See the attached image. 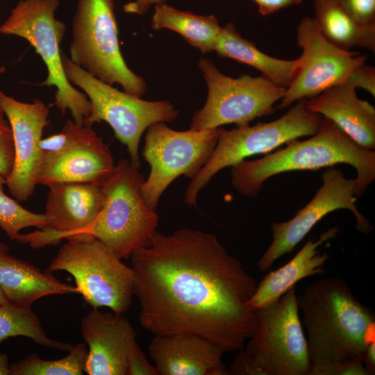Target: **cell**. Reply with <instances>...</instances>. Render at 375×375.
Instances as JSON below:
<instances>
[{"instance_id":"obj_1","label":"cell","mask_w":375,"mask_h":375,"mask_svg":"<svg viewBox=\"0 0 375 375\" xmlns=\"http://www.w3.org/2000/svg\"><path fill=\"white\" fill-rule=\"evenodd\" d=\"M131 258L144 328L154 335H197L224 353L243 349L256 326L248 303L258 283L215 235L156 231Z\"/></svg>"},{"instance_id":"obj_2","label":"cell","mask_w":375,"mask_h":375,"mask_svg":"<svg viewBox=\"0 0 375 375\" xmlns=\"http://www.w3.org/2000/svg\"><path fill=\"white\" fill-rule=\"evenodd\" d=\"M312 368L360 358L374 341L375 316L347 282L331 276L312 282L297 296Z\"/></svg>"},{"instance_id":"obj_3","label":"cell","mask_w":375,"mask_h":375,"mask_svg":"<svg viewBox=\"0 0 375 375\" xmlns=\"http://www.w3.org/2000/svg\"><path fill=\"white\" fill-rule=\"evenodd\" d=\"M286 147L253 160L231 167V183L241 195L256 197L269 178L287 172L315 171L339 163L356 171V197H361L375 178V151L365 149L331 121L323 117L320 128L310 138L292 140Z\"/></svg>"},{"instance_id":"obj_4","label":"cell","mask_w":375,"mask_h":375,"mask_svg":"<svg viewBox=\"0 0 375 375\" xmlns=\"http://www.w3.org/2000/svg\"><path fill=\"white\" fill-rule=\"evenodd\" d=\"M144 180L131 161L119 160L101 184L103 207L83 233L97 238L122 260L148 245L156 231L158 215L146 203L141 192Z\"/></svg>"},{"instance_id":"obj_5","label":"cell","mask_w":375,"mask_h":375,"mask_svg":"<svg viewBox=\"0 0 375 375\" xmlns=\"http://www.w3.org/2000/svg\"><path fill=\"white\" fill-rule=\"evenodd\" d=\"M65 240L48 272L70 274L78 294L92 308L106 307L122 315L126 312L134 295L132 267L90 234H76Z\"/></svg>"},{"instance_id":"obj_6","label":"cell","mask_w":375,"mask_h":375,"mask_svg":"<svg viewBox=\"0 0 375 375\" xmlns=\"http://www.w3.org/2000/svg\"><path fill=\"white\" fill-rule=\"evenodd\" d=\"M69 53L72 62L100 81L139 97L145 94L144 79L122 56L113 0H78Z\"/></svg>"},{"instance_id":"obj_7","label":"cell","mask_w":375,"mask_h":375,"mask_svg":"<svg viewBox=\"0 0 375 375\" xmlns=\"http://www.w3.org/2000/svg\"><path fill=\"white\" fill-rule=\"evenodd\" d=\"M62 58L67 78L84 92L91 103L90 116L83 125L92 126L101 122L108 124L115 137L126 147L131 162L139 169L142 133L155 123L175 121L178 111L169 101H147L122 92L76 65L63 53Z\"/></svg>"},{"instance_id":"obj_8","label":"cell","mask_w":375,"mask_h":375,"mask_svg":"<svg viewBox=\"0 0 375 375\" xmlns=\"http://www.w3.org/2000/svg\"><path fill=\"white\" fill-rule=\"evenodd\" d=\"M306 102V99L297 101L285 114L270 122L248 124L231 130L219 127L217 142L210 158L187 186L185 203L196 206L200 191L222 169L232 167L247 157L267 153L282 144L317 133L323 117L308 110Z\"/></svg>"},{"instance_id":"obj_9","label":"cell","mask_w":375,"mask_h":375,"mask_svg":"<svg viewBox=\"0 0 375 375\" xmlns=\"http://www.w3.org/2000/svg\"><path fill=\"white\" fill-rule=\"evenodd\" d=\"M60 0H21L0 26V33L25 39L44 62L47 76L39 85L55 86L53 103L63 115L70 111L73 121L83 125L90 116L91 103L87 96L68 81L62 65L60 44L66 26L55 17Z\"/></svg>"},{"instance_id":"obj_10","label":"cell","mask_w":375,"mask_h":375,"mask_svg":"<svg viewBox=\"0 0 375 375\" xmlns=\"http://www.w3.org/2000/svg\"><path fill=\"white\" fill-rule=\"evenodd\" d=\"M299 311L295 286L256 309V326L244 351L264 375H310L312 365Z\"/></svg>"},{"instance_id":"obj_11","label":"cell","mask_w":375,"mask_h":375,"mask_svg":"<svg viewBox=\"0 0 375 375\" xmlns=\"http://www.w3.org/2000/svg\"><path fill=\"white\" fill-rule=\"evenodd\" d=\"M199 67L207 84L208 97L203 108L193 115L191 130L217 128L229 124L237 127L248 125L256 118L273 113L274 105L286 91V88L262 75L228 76L206 58L199 60Z\"/></svg>"},{"instance_id":"obj_12","label":"cell","mask_w":375,"mask_h":375,"mask_svg":"<svg viewBox=\"0 0 375 375\" xmlns=\"http://www.w3.org/2000/svg\"><path fill=\"white\" fill-rule=\"evenodd\" d=\"M217 128L179 131L165 122L147 129L142 156L150 165L141 192L146 203L156 210L160 197L180 176L190 180L199 173L210 158L217 142Z\"/></svg>"},{"instance_id":"obj_13","label":"cell","mask_w":375,"mask_h":375,"mask_svg":"<svg viewBox=\"0 0 375 375\" xmlns=\"http://www.w3.org/2000/svg\"><path fill=\"white\" fill-rule=\"evenodd\" d=\"M297 38L302 54L297 58L295 74L278 109L344 83L353 70L365 64L368 58L359 51L342 50L330 43L321 33L314 17L301 20Z\"/></svg>"},{"instance_id":"obj_14","label":"cell","mask_w":375,"mask_h":375,"mask_svg":"<svg viewBox=\"0 0 375 375\" xmlns=\"http://www.w3.org/2000/svg\"><path fill=\"white\" fill-rule=\"evenodd\" d=\"M322 185L314 197L290 219L271 226L272 242L258 262L260 272L269 269L281 256L290 253L313 226L328 213L347 209L356 219V228L368 234L373 226L356 205L355 179L345 178L340 169L331 167L322 176Z\"/></svg>"},{"instance_id":"obj_15","label":"cell","mask_w":375,"mask_h":375,"mask_svg":"<svg viewBox=\"0 0 375 375\" xmlns=\"http://www.w3.org/2000/svg\"><path fill=\"white\" fill-rule=\"evenodd\" d=\"M104 203L105 194L100 184L66 182L50 185L44 213L45 226L20 234L17 241L38 249L83 233L94 223Z\"/></svg>"},{"instance_id":"obj_16","label":"cell","mask_w":375,"mask_h":375,"mask_svg":"<svg viewBox=\"0 0 375 375\" xmlns=\"http://www.w3.org/2000/svg\"><path fill=\"white\" fill-rule=\"evenodd\" d=\"M62 129L68 134V142L58 153L42 155L38 185L49 187L66 182L101 185L115 166L108 145L91 126L69 119Z\"/></svg>"},{"instance_id":"obj_17","label":"cell","mask_w":375,"mask_h":375,"mask_svg":"<svg viewBox=\"0 0 375 375\" xmlns=\"http://www.w3.org/2000/svg\"><path fill=\"white\" fill-rule=\"evenodd\" d=\"M0 106L12 129L15 160L6 185L18 201H27L38 185L42 161L40 142L49 124V108L40 100L18 101L0 90Z\"/></svg>"},{"instance_id":"obj_18","label":"cell","mask_w":375,"mask_h":375,"mask_svg":"<svg viewBox=\"0 0 375 375\" xmlns=\"http://www.w3.org/2000/svg\"><path fill=\"white\" fill-rule=\"evenodd\" d=\"M88 345L85 371L89 375H127L128 360L137 342L135 331L122 314L92 308L81 322Z\"/></svg>"},{"instance_id":"obj_19","label":"cell","mask_w":375,"mask_h":375,"mask_svg":"<svg viewBox=\"0 0 375 375\" xmlns=\"http://www.w3.org/2000/svg\"><path fill=\"white\" fill-rule=\"evenodd\" d=\"M148 350L158 375L230 374L224 352L197 335H154Z\"/></svg>"},{"instance_id":"obj_20","label":"cell","mask_w":375,"mask_h":375,"mask_svg":"<svg viewBox=\"0 0 375 375\" xmlns=\"http://www.w3.org/2000/svg\"><path fill=\"white\" fill-rule=\"evenodd\" d=\"M306 108L331 121L360 147L375 149V108L358 98L356 89L345 84L331 87L306 99Z\"/></svg>"},{"instance_id":"obj_21","label":"cell","mask_w":375,"mask_h":375,"mask_svg":"<svg viewBox=\"0 0 375 375\" xmlns=\"http://www.w3.org/2000/svg\"><path fill=\"white\" fill-rule=\"evenodd\" d=\"M337 226L322 233L314 241L309 240L288 262L276 270L266 274L257 284L256 291L249 301L253 309L268 305L280 298L300 280L310 276L325 273L324 265L329 258L326 252L318 248L324 242L336 237L340 232Z\"/></svg>"},{"instance_id":"obj_22","label":"cell","mask_w":375,"mask_h":375,"mask_svg":"<svg viewBox=\"0 0 375 375\" xmlns=\"http://www.w3.org/2000/svg\"><path fill=\"white\" fill-rule=\"evenodd\" d=\"M0 289L9 302L26 306L46 296L78 294L76 286L7 253L0 254Z\"/></svg>"},{"instance_id":"obj_23","label":"cell","mask_w":375,"mask_h":375,"mask_svg":"<svg viewBox=\"0 0 375 375\" xmlns=\"http://www.w3.org/2000/svg\"><path fill=\"white\" fill-rule=\"evenodd\" d=\"M214 51L221 57L256 68L272 82L286 88L290 84L298 65V59L276 58L260 51L252 42L242 38L231 23L222 27Z\"/></svg>"},{"instance_id":"obj_24","label":"cell","mask_w":375,"mask_h":375,"mask_svg":"<svg viewBox=\"0 0 375 375\" xmlns=\"http://www.w3.org/2000/svg\"><path fill=\"white\" fill-rule=\"evenodd\" d=\"M314 17L323 36L345 51L359 47L375 51V26L357 22L338 0H314Z\"/></svg>"},{"instance_id":"obj_25","label":"cell","mask_w":375,"mask_h":375,"mask_svg":"<svg viewBox=\"0 0 375 375\" xmlns=\"http://www.w3.org/2000/svg\"><path fill=\"white\" fill-rule=\"evenodd\" d=\"M155 31L169 29L180 34L192 47L202 53L214 51L222 26L213 15H199L181 11L165 3L155 6L151 19Z\"/></svg>"},{"instance_id":"obj_26","label":"cell","mask_w":375,"mask_h":375,"mask_svg":"<svg viewBox=\"0 0 375 375\" xmlns=\"http://www.w3.org/2000/svg\"><path fill=\"white\" fill-rule=\"evenodd\" d=\"M24 336L39 345L69 351L73 345L51 339L31 306L8 302L0 305V342L10 337Z\"/></svg>"},{"instance_id":"obj_27","label":"cell","mask_w":375,"mask_h":375,"mask_svg":"<svg viewBox=\"0 0 375 375\" xmlns=\"http://www.w3.org/2000/svg\"><path fill=\"white\" fill-rule=\"evenodd\" d=\"M69 353L58 360H44L31 354L10 365V375H82L85 371L88 350L83 343L72 346Z\"/></svg>"},{"instance_id":"obj_28","label":"cell","mask_w":375,"mask_h":375,"mask_svg":"<svg viewBox=\"0 0 375 375\" xmlns=\"http://www.w3.org/2000/svg\"><path fill=\"white\" fill-rule=\"evenodd\" d=\"M6 178L0 175V228L12 240H17L19 232L28 227L40 229L45 226L44 214L24 208L18 201L9 197L3 191Z\"/></svg>"},{"instance_id":"obj_29","label":"cell","mask_w":375,"mask_h":375,"mask_svg":"<svg viewBox=\"0 0 375 375\" xmlns=\"http://www.w3.org/2000/svg\"><path fill=\"white\" fill-rule=\"evenodd\" d=\"M15 160L14 142L10 123L0 106V175L7 178Z\"/></svg>"},{"instance_id":"obj_30","label":"cell","mask_w":375,"mask_h":375,"mask_svg":"<svg viewBox=\"0 0 375 375\" xmlns=\"http://www.w3.org/2000/svg\"><path fill=\"white\" fill-rule=\"evenodd\" d=\"M338 1L357 22L367 26H375V0Z\"/></svg>"},{"instance_id":"obj_31","label":"cell","mask_w":375,"mask_h":375,"mask_svg":"<svg viewBox=\"0 0 375 375\" xmlns=\"http://www.w3.org/2000/svg\"><path fill=\"white\" fill-rule=\"evenodd\" d=\"M310 375H369L360 358L311 368Z\"/></svg>"},{"instance_id":"obj_32","label":"cell","mask_w":375,"mask_h":375,"mask_svg":"<svg viewBox=\"0 0 375 375\" xmlns=\"http://www.w3.org/2000/svg\"><path fill=\"white\" fill-rule=\"evenodd\" d=\"M345 84L356 89L362 88L375 96V68L365 63L354 69Z\"/></svg>"},{"instance_id":"obj_33","label":"cell","mask_w":375,"mask_h":375,"mask_svg":"<svg viewBox=\"0 0 375 375\" xmlns=\"http://www.w3.org/2000/svg\"><path fill=\"white\" fill-rule=\"evenodd\" d=\"M127 375H158L155 365L149 362L138 342L129 357Z\"/></svg>"},{"instance_id":"obj_34","label":"cell","mask_w":375,"mask_h":375,"mask_svg":"<svg viewBox=\"0 0 375 375\" xmlns=\"http://www.w3.org/2000/svg\"><path fill=\"white\" fill-rule=\"evenodd\" d=\"M230 374L233 375H264L262 371L242 349L239 350L230 368Z\"/></svg>"},{"instance_id":"obj_35","label":"cell","mask_w":375,"mask_h":375,"mask_svg":"<svg viewBox=\"0 0 375 375\" xmlns=\"http://www.w3.org/2000/svg\"><path fill=\"white\" fill-rule=\"evenodd\" d=\"M69 140L67 133L62 128L60 133L41 140L40 150L42 154H53L61 151Z\"/></svg>"},{"instance_id":"obj_36","label":"cell","mask_w":375,"mask_h":375,"mask_svg":"<svg viewBox=\"0 0 375 375\" xmlns=\"http://www.w3.org/2000/svg\"><path fill=\"white\" fill-rule=\"evenodd\" d=\"M258 6L261 15L272 14L280 9L300 3L302 0H252Z\"/></svg>"},{"instance_id":"obj_37","label":"cell","mask_w":375,"mask_h":375,"mask_svg":"<svg viewBox=\"0 0 375 375\" xmlns=\"http://www.w3.org/2000/svg\"><path fill=\"white\" fill-rule=\"evenodd\" d=\"M167 0H134L124 6V10L127 13L143 15L153 5L165 3Z\"/></svg>"},{"instance_id":"obj_38","label":"cell","mask_w":375,"mask_h":375,"mask_svg":"<svg viewBox=\"0 0 375 375\" xmlns=\"http://www.w3.org/2000/svg\"><path fill=\"white\" fill-rule=\"evenodd\" d=\"M360 359L369 375L375 374V341L369 343L362 352Z\"/></svg>"},{"instance_id":"obj_39","label":"cell","mask_w":375,"mask_h":375,"mask_svg":"<svg viewBox=\"0 0 375 375\" xmlns=\"http://www.w3.org/2000/svg\"><path fill=\"white\" fill-rule=\"evenodd\" d=\"M10 365L8 357L5 353H0V375H10Z\"/></svg>"},{"instance_id":"obj_40","label":"cell","mask_w":375,"mask_h":375,"mask_svg":"<svg viewBox=\"0 0 375 375\" xmlns=\"http://www.w3.org/2000/svg\"><path fill=\"white\" fill-rule=\"evenodd\" d=\"M9 301L3 294V292L0 289V305L5 304L8 303Z\"/></svg>"},{"instance_id":"obj_41","label":"cell","mask_w":375,"mask_h":375,"mask_svg":"<svg viewBox=\"0 0 375 375\" xmlns=\"http://www.w3.org/2000/svg\"><path fill=\"white\" fill-rule=\"evenodd\" d=\"M8 251V247L0 242V254L1 253H6Z\"/></svg>"},{"instance_id":"obj_42","label":"cell","mask_w":375,"mask_h":375,"mask_svg":"<svg viewBox=\"0 0 375 375\" xmlns=\"http://www.w3.org/2000/svg\"><path fill=\"white\" fill-rule=\"evenodd\" d=\"M6 72V67H0V74H3Z\"/></svg>"}]
</instances>
